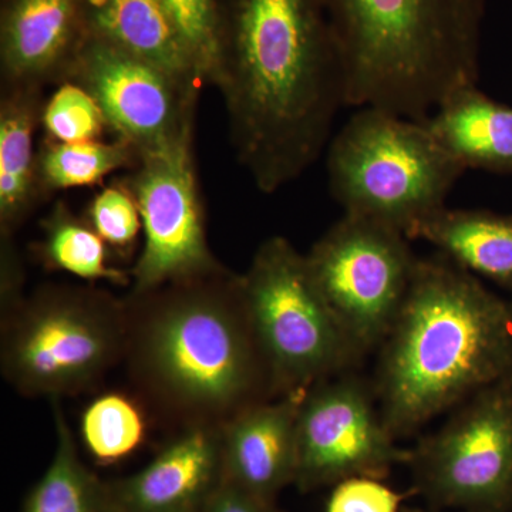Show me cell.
Returning a JSON list of instances; mask_svg holds the SVG:
<instances>
[{
    "label": "cell",
    "mask_w": 512,
    "mask_h": 512,
    "mask_svg": "<svg viewBox=\"0 0 512 512\" xmlns=\"http://www.w3.org/2000/svg\"><path fill=\"white\" fill-rule=\"evenodd\" d=\"M211 84L227 110L238 163L264 194L322 156L345 101L325 0H215Z\"/></svg>",
    "instance_id": "obj_1"
},
{
    "label": "cell",
    "mask_w": 512,
    "mask_h": 512,
    "mask_svg": "<svg viewBox=\"0 0 512 512\" xmlns=\"http://www.w3.org/2000/svg\"><path fill=\"white\" fill-rule=\"evenodd\" d=\"M131 380L180 429L224 426L275 399L252 329L242 275L185 279L124 298Z\"/></svg>",
    "instance_id": "obj_2"
},
{
    "label": "cell",
    "mask_w": 512,
    "mask_h": 512,
    "mask_svg": "<svg viewBox=\"0 0 512 512\" xmlns=\"http://www.w3.org/2000/svg\"><path fill=\"white\" fill-rule=\"evenodd\" d=\"M375 396L396 439L512 380V301L443 254L419 259L383 340Z\"/></svg>",
    "instance_id": "obj_3"
},
{
    "label": "cell",
    "mask_w": 512,
    "mask_h": 512,
    "mask_svg": "<svg viewBox=\"0 0 512 512\" xmlns=\"http://www.w3.org/2000/svg\"><path fill=\"white\" fill-rule=\"evenodd\" d=\"M346 106L424 121L477 86L487 0H325Z\"/></svg>",
    "instance_id": "obj_4"
},
{
    "label": "cell",
    "mask_w": 512,
    "mask_h": 512,
    "mask_svg": "<svg viewBox=\"0 0 512 512\" xmlns=\"http://www.w3.org/2000/svg\"><path fill=\"white\" fill-rule=\"evenodd\" d=\"M329 187L345 214L369 218L407 238L446 207L466 173L424 121L362 107L328 148Z\"/></svg>",
    "instance_id": "obj_5"
},
{
    "label": "cell",
    "mask_w": 512,
    "mask_h": 512,
    "mask_svg": "<svg viewBox=\"0 0 512 512\" xmlns=\"http://www.w3.org/2000/svg\"><path fill=\"white\" fill-rule=\"evenodd\" d=\"M124 298L94 285L49 284L2 318L3 377L26 397L86 392L126 353Z\"/></svg>",
    "instance_id": "obj_6"
},
{
    "label": "cell",
    "mask_w": 512,
    "mask_h": 512,
    "mask_svg": "<svg viewBox=\"0 0 512 512\" xmlns=\"http://www.w3.org/2000/svg\"><path fill=\"white\" fill-rule=\"evenodd\" d=\"M252 329L275 397L303 396L338 376L355 349L319 291L306 255L284 237H271L242 274Z\"/></svg>",
    "instance_id": "obj_7"
},
{
    "label": "cell",
    "mask_w": 512,
    "mask_h": 512,
    "mask_svg": "<svg viewBox=\"0 0 512 512\" xmlns=\"http://www.w3.org/2000/svg\"><path fill=\"white\" fill-rule=\"evenodd\" d=\"M399 229L345 214L306 254L323 298L356 355L386 339L419 259Z\"/></svg>",
    "instance_id": "obj_8"
},
{
    "label": "cell",
    "mask_w": 512,
    "mask_h": 512,
    "mask_svg": "<svg viewBox=\"0 0 512 512\" xmlns=\"http://www.w3.org/2000/svg\"><path fill=\"white\" fill-rule=\"evenodd\" d=\"M414 488L436 510L504 512L512 505V380L468 397L412 451Z\"/></svg>",
    "instance_id": "obj_9"
},
{
    "label": "cell",
    "mask_w": 512,
    "mask_h": 512,
    "mask_svg": "<svg viewBox=\"0 0 512 512\" xmlns=\"http://www.w3.org/2000/svg\"><path fill=\"white\" fill-rule=\"evenodd\" d=\"M67 82L93 97L107 126L138 160L192 148L200 92L153 64L89 36Z\"/></svg>",
    "instance_id": "obj_10"
},
{
    "label": "cell",
    "mask_w": 512,
    "mask_h": 512,
    "mask_svg": "<svg viewBox=\"0 0 512 512\" xmlns=\"http://www.w3.org/2000/svg\"><path fill=\"white\" fill-rule=\"evenodd\" d=\"M302 491L350 478L383 480L412 451L396 444L379 412L375 394L357 377L333 376L303 394L296 420Z\"/></svg>",
    "instance_id": "obj_11"
},
{
    "label": "cell",
    "mask_w": 512,
    "mask_h": 512,
    "mask_svg": "<svg viewBox=\"0 0 512 512\" xmlns=\"http://www.w3.org/2000/svg\"><path fill=\"white\" fill-rule=\"evenodd\" d=\"M121 183L137 202L144 232L143 249L130 271V292L227 268L208 244L192 148L140 158Z\"/></svg>",
    "instance_id": "obj_12"
},
{
    "label": "cell",
    "mask_w": 512,
    "mask_h": 512,
    "mask_svg": "<svg viewBox=\"0 0 512 512\" xmlns=\"http://www.w3.org/2000/svg\"><path fill=\"white\" fill-rule=\"evenodd\" d=\"M87 37L86 0H0V86L66 83Z\"/></svg>",
    "instance_id": "obj_13"
},
{
    "label": "cell",
    "mask_w": 512,
    "mask_h": 512,
    "mask_svg": "<svg viewBox=\"0 0 512 512\" xmlns=\"http://www.w3.org/2000/svg\"><path fill=\"white\" fill-rule=\"evenodd\" d=\"M222 481V426H191L109 490L117 512H201Z\"/></svg>",
    "instance_id": "obj_14"
},
{
    "label": "cell",
    "mask_w": 512,
    "mask_h": 512,
    "mask_svg": "<svg viewBox=\"0 0 512 512\" xmlns=\"http://www.w3.org/2000/svg\"><path fill=\"white\" fill-rule=\"evenodd\" d=\"M303 396L252 404L222 426L224 480L274 503L298 471L296 420Z\"/></svg>",
    "instance_id": "obj_15"
},
{
    "label": "cell",
    "mask_w": 512,
    "mask_h": 512,
    "mask_svg": "<svg viewBox=\"0 0 512 512\" xmlns=\"http://www.w3.org/2000/svg\"><path fill=\"white\" fill-rule=\"evenodd\" d=\"M86 19L89 36L153 64L195 92L207 84L163 0H86Z\"/></svg>",
    "instance_id": "obj_16"
},
{
    "label": "cell",
    "mask_w": 512,
    "mask_h": 512,
    "mask_svg": "<svg viewBox=\"0 0 512 512\" xmlns=\"http://www.w3.org/2000/svg\"><path fill=\"white\" fill-rule=\"evenodd\" d=\"M43 106L40 87L0 86V237H15L45 201L33 144Z\"/></svg>",
    "instance_id": "obj_17"
},
{
    "label": "cell",
    "mask_w": 512,
    "mask_h": 512,
    "mask_svg": "<svg viewBox=\"0 0 512 512\" xmlns=\"http://www.w3.org/2000/svg\"><path fill=\"white\" fill-rule=\"evenodd\" d=\"M424 123L466 170L512 175V106L491 99L477 86L464 87Z\"/></svg>",
    "instance_id": "obj_18"
},
{
    "label": "cell",
    "mask_w": 512,
    "mask_h": 512,
    "mask_svg": "<svg viewBox=\"0 0 512 512\" xmlns=\"http://www.w3.org/2000/svg\"><path fill=\"white\" fill-rule=\"evenodd\" d=\"M409 239H423L440 254L512 292V215L444 207L420 222Z\"/></svg>",
    "instance_id": "obj_19"
},
{
    "label": "cell",
    "mask_w": 512,
    "mask_h": 512,
    "mask_svg": "<svg viewBox=\"0 0 512 512\" xmlns=\"http://www.w3.org/2000/svg\"><path fill=\"white\" fill-rule=\"evenodd\" d=\"M56 450L23 512H113L109 487L84 466L59 400H53Z\"/></svg>",
    "instance_id": "obj_20"
},
{
    "label": "cell",
    "mask_w": 512,
    "mask_h": 512,
    "mask_svg": "<svg viewBox=\"0 0 512 512\" xmlns=\"http://www.w3.org/2000/svg\"><path fill=\"white\" fill-rule=\"evenodd\" d=\"M43 239L40 242V261L49 269L67 272L82 281L111 282L130 285V272L109 264V247L94 231L86 218L77 217L66 202L55 207L42 221Z\"/></svg>",
    "instance_id": "obj_21"
},
{
    "label": "cell",
    "mask_w": 512,
    "mask_h": 512,
    "mask_svg": "<svg viewBox=\"0 0 512 512\" xmlns=\"http://www.w3.org/2000/svg\"><path fill=\"white\" fill-rule=\"evenodd\" d=\"M138 154L126 141H49L37 153V173L45 200L57 191L86 187L117 170H131Z\"/></svg>",
    "instance_id": "obj_22"
},
{
    "label": "cell",
    "mask_w": 512,
    "mask_h": 512,
    "mask_svg": "<svg viewBox=\"0 0 512 512\" xmlns=\"http://www.w3.org/2000/svg\"><path fill=\"white\" fill-rule=\"evenodd\" d=\"M82 439L101 463H113L133 453L146 436V420L138 404L121 393H107L87 406Z\"/></svg>",
    "instance_id": "obj_23"
},
{
    "label": "cell",
    "mask_w": 512,
    "mask_h": 512,
    "mask_svg": "<svg viewBox=\"0 0 512 512\" xmlns=\"http://www.w3.org/2000/svg\"><path fill=\"white\" fill-rule=\"evenodd\" d=\"M42 126L49 141L80 143L100 140L107 121L100 107L79 84L66 82L45 101Z\"/></svg>",
    "instance_id": "obj_24"
},
{
    "label": "cell",
    "mask_w": 512,
    "mask_h": 512,
    "mask_svg": "<svg viewBox=\"0 0 512 512\" xmlns=\"http://www.w3.org/2000/svg\"><path fill=\"white\" fill-rule=\"evenodd\" d=\"M84 218L107 247L117 251L130 249L143 228L137 202L121 181L101 190L90 202Z\"/></svg>",
    "instance_id": "obj_25"
},
{
    "label": "cell",
    "mask_w": 512,
    "mask_h": 512,
    "mask_svg": "<svg viewBox=\"0 0 512 512\" xmlns=\"http://www.w3.org/2000/svg\"><path fill=\"white\" fill-rule=\"evenodd\" d=\"M185 45L211 84L217 60V5L215 0H163Z\"/></svg>",
    "instance_id": "obj_26"
},
{
    "label": "cell",
    "mask_w": 512,
    "mask_h": 512,
    "mask_svg": "<svg viewBox=\"0 0 512 512\" xmlns=\"http://www.w3.org/2000/svg\"><path fill=\"white\" fill-rule=\"evenodd\" d=\"M403 497L375 478H350L335 485L326 512H399Z\"/></svg>",
    "instance_id": "obj_27"
},
{
    "label": "cell",
    "mask_w": 512,
    "mask_h": 512,
    "mask_svg": "<svg viewBox=\"0 0 512 512\" xmlns=\"http://www.w3.org/2000/svg\"><path fill=\"white\" fill-rule=\"evenodd\" d=\"M25 269L15 237H0V316L9 315L26 298Z\"/></svg>",
    "instance_id": "obj_28"
},
{
    "label": "cell",
    "mask_w": 512,
    "mask_h": 512,
    "mask_svg": "<svg viewBox=\"0 0 512 512\" xmlns=\"http://www.w3.org/2000/svg\"><path fill=\"white\" fill-rule=\"evenodd\" d=\"M201 512H279L272 501L262 500L237 485L222 481Z\"/></svg>",
    "instance_id": "obj_29"
},
{
    "label": "cell",
    "mask_w": 512,
    "mask_h": 512,
    "mask_svg": "<svg viewBox=\"0 0 512 512\" xmlns=\"http://www.w3.org/2000/svg\"><path fill=\"white\" fill-rule=\"evenodd\" d=\"M406 512H436V511H423V510H409Z\"/></svg>",
    "instance_id": "obj_30"
},
{
    "label": "cell",
    "mask_w": 512,
    "mask_h": 512,
    "mask_svg": "<svg viewBox=\"0 0 512 512\" xmlns=\"http://www.w3.org/2000/svg\"><path fill=\"white\" fill-rule=\"evenodd\" d=\"M113 512H117L116 510H114Z\"/></svg>",
    "instance_id": "obj_31"
}]
</instances>
